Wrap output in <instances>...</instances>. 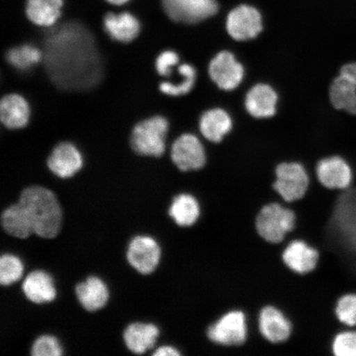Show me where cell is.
Here are the masks:
<instances>
[{
    "instance_id": "obj_1",
    "label": "cell",
    "mask_w": 356,
    "mask_h": 356,
    "mask_svg": "<svg viewBox=\"0 0 356 356\" xmlns=\"http://www.w3.org/2000/svg\"><path fill=\"white\" fill-rule=\"evenodd\" d=\"M51 35L47 46V60H50L52 72L60 71L61 79L83 80L86 72H91L92 60L95 59L92 41L81 26L65 25Z\"/></svg>"
},
{
    "instance_id": "obj_2",
    "label": "cell",
    "mask_w": 356,
    "mask_h": 356,
    "mask_svg": "<svg viewBox=\"0 0 356 356\" xmlns=\"http://www.w3.org/2000/svg\"><path fill=\"white\" fill-rule=\"evenodd\" d=\"M32 221L33 234L43 238L56 237L61 229L63 212L56 195L41 186H31L22 191L19 202Z\"/></svg>"
},
{
    "instance_id": "obj_3",
    "label": "cell",
    "mask_w": 356,
    "mask_h": 356,
    "mask_svg": "<svg viewBox=\"0 0 356 356\" xmlns=\"http://www.w3.org/2000/svg\"><path fill=\"white\" fill-rule=\"evenodd\" d=\"M168 127L167 119L160 115L138 123L134 127L131 137L133 150L142 156L161 157L165 152Z\"/></svg>"
},
{
    "instance_id": "obj_4",
    "label": "cell",
    "mask_w": 356,
    "mask_h": 356,
    "mask_svg": "<svg viewBox=\"0 0 356 356\" xmlns=\"http://www.w3.org/2000/svg\"><path fill=\"white\" fill-rule=\"evenodd\" d=\"M295 213L279 204H269L257 217L256 228L261 237L270 243H279L293 230Z\"/></svg>"
},
{
    "instance_id": "obj_5",
    "label": "cell",
    "mask_w": 356,
    "mask_h": 356,
    "mask_svg": "<svg viewBox=\"0 0 356 356\" xmlns=\"http://www.w3.org/2000/svg\"><path fill=\"white\" fill-rule=\"evenodd\" d=\"M333 219L341 241L356 256V188L345 190L340 195Z\"/></svg>"
},
{
    "instance_id": "obj_6",
    "label": "cell",
    "mask_w": 356,
    "mask_h": 356,
    "mask_svg": "<svg viewBox=\"0 0 356 356\" xmlns=\"http://www.w3.org/2000/svg\"><path fill=\"white\" fill-rule=\"evenodd\" d=\"M170 19L180 24H195L216 15V0H162Z\"/></svg>"
},
{
    "instance_id": "obj_7",
    "label": "cell",
    "mask_w": 356,
    "mask_h": 356,
    "mask_svg": "<svg viewBox=\"0 0 356 356\" xmlns=\"http://www.w3.org/2000/svg\"><path fill=\"white\" fill-rule=\"evenodd\" d=\"M274 188L286 202H293L304 197L309 179L304 167L298 163H280L275 171Z\"/></svg>"
},
{
    "instance_id": "obj_8",
    "label": "cell",
    "mask_w": 356,
    "mask_h": 356,
    "mask_svg": "<svg viewBox=\"0 0 356 356\" xmlns=\"http://www.w3.org/2000/svg\"><path fill=\"white\" fill-rule=\"evenodd\" d=\"M246 317L241 311H230L218 320L207 331V336L215 343L239 346L247 339Z\"/></svg>"
},
{
    "instance_id": "obj_9",
    "label": "cell",
    "mask_w": 356,
    "mask_h": 356,
    "mask_svg": "<svg viewBox=\"0 0 356 356\" xmlns=\"http://www.w3.org/2000/svg\"><path fill=\"white\" fill-rule=\"evenodd\" d=\"M333 108L356 115V61L341 67L329 89Z\"/></svg>"
},
{
    "instance_id": "obj_10",
    "label": "cell",
    "mask_w": 356,
    "mask_h": 356,
    "mask_svg": "<svg viewBox=\"0 0 356 356\" xmlns=\"http://www.w3.org/2000/svg\"><path fill=\"white\" fill-rule=\"evenodd\" d=\"M161 248L149 236H136L129 243L127 259L134 269L142 275H149L157 268Z\"/></svg>"
},
{
    "instance_id": "obj_11",
    "label": "cell",
    "mask_w": 356,
    "mask_h": 356,
    "mask_svg": "<svg viewBox=\"0 0 356 356\" xmlns=\"http://www.w3.org/2000/svg\"><path fill=\"white\" fill-rule=\"evenodd\" d=\"M226 29L236 41L244 42L255 38L262 30L260 13L249 6L235 8L227 17Z\"/></svg>"
},
{
    "instance_id": "obj_12",
    "label": "cell",
    "mask_w": 356,
    "mask_h": 356,
    "mask_svg": "<svg viewBox=\"0 0 356 356\" xmlns=\"http://www.w3.org/2000/svg\"><path fill=\"white\" fill-rule=\"evenodd\" d=\"M171 157L177 168L184 172L198 170L207 162L202 142L191 134H184L177 138L172 147Z\"/></svg>"
},
{
    "instance_id": "obj_13",
    "label": "cell",
    "mask_w": 356,
    "mask_h": 356,
    "mask_svg": "<svg viewBox=\"0 0 356 356\" xmlns=\"http://www.w3.org/2000/svg\"><path fill=\"white\" fill-rule=\"evenodd\" d=\"M209 74L218 87L222 90L231 91L243 81L244 69L233 53L224 51L211 60L209 65Z\"/></svg>"
},
{
    "instance_id": "obj_14",
    "label": "cell",
    "mask_w": 356,
    "mask_h": 356,
    "mask_svg": "<svg viewBox=\"0 0 356 356\" xmlns=\"http://www.w3.org/2000/svg\"><path fill=\"white\" fill-rule=\"evenodd\" d=\"M316 171L320 184L328 189L347 190L353 184V169L339 156H332L320 160Z\"/></svg>"
},
{
    "instance_id": "obj_15",
    "label": "cell",
    "mask_w": 356,
    "mask_h": 356,
    "mask_svg": "<svg viewBox=\"0 0 356 356\" xmlns=\"http://www.w3.org/2000/svg\"><path fill=\"white\" fill-rule=\"evenodd\" d=\"M49 169L60 178L72 177L83 167V158L74 145L64 142L55 147L47 160Z\"/></svg>"
},
{
    "instance_id": "obj_16",
    "label": "cell",
    "mask_w": 356,
    "mask_h": 356,
    "mask_svg": "<svg viewBox=\"0 0 356 356\" xmlns=\"http://www.w3.org/2000/svg\"><path fill=\"white\" fill-rule=\"evenodd\" d=\"M277 93L267 84L259 83L248 91L245 99V108L255 118H269L277 111Z\"/></svg>"
},
{
    "instance_id": "obj_17",
    "label": "cell",
    "mask_w": 356,
    "mask_h": 356,
    "mask_svg": "<svg viewBox=\"0 0 356 356\" xmlns=\"http://www.w3.org/2000/svg\"><path fill=\"white\" fill-rule=\"evenodd\" d=\"M22 291L34 304H44L56 299V289L50 275L44 270H33L25 277Z\"/></svg>"
},
{
    "instance_id": "obj_18",
    "label": "cell",
    "mask_w": 356,
    "mask_h": 356,
    "mask_svg": "<svg viewBox=\"0 0 356 356\" xmlns=\"http://www.w3.org/2000/svg\"><path fill=\"white\" fill-rule=\"evenodd\" d=\"M284 264L289 269L299 274H306L317 266L319 254L315 248L300 240L288 245L282 255Z\"/></svg>"
},
{
    "instance_id": "obj_19",
    "label": "cell",
    "mask_w": 356,
    "mask_h": 356,
    "mask_svg": "<svg viewBox=\"0 0 356 356\" xmlns=\"http://www.w3.org/2000/svg\"><path fill=\"white\" fill-rule=\"evenodd\" d=\"M259 329L266 339L273 343L286 341L291 333V324L279 309L265 307L259 315Z\"/></svg>"
},
{
    "instance_id": "obj_20",
    "label": "cell",
    "mask_w": 356,
    "mask_h": 356,
    "mask_svg": "<svg viewBox=\"0 0 356 356\" xmlns=\"http://www.w3.org/2000/svg\"><path fill=\"white\" fill-rule=\"evenodd\" d=\"M75 295L79 304L88 312L104 308L109 300V291L106 284L97 277H89L75 287Z\"/></svg>"
},
{
    "instance_id": "obj_21",
    "label": "cell",
    "mask_w": 356,
    "mask_h": 356,
    "mask_svg": "<svg viewBox=\"0 0 356 356\" xmlns=\"http://www.w3.org/2000/svg\"><path fill=\"white\" fill-rule=\"evenodd\" d=\"M104 28L111 39L128 43L138 37L140 24L139 20L130 13L124 12L118 15L110 13L105 17Z\"/></svg>"
},
{
    "instance_id": "obj_22",
    "label": "cell",
    "mask_w": 356,
    "mask_h": 356,
    "mask_svg": "<svg viewBox=\"0 0 356 356\" xmlns=\"http://www.w3.org/2000/svg\"><path fill=\"white\" fill-rule=\"evenodd\" d=\"M159 335V328L154 324L134 323L124 329L123 339L129 350L140 355L153 348Z\"/></svg>"
},
{
    "instance_id": "obj_23",
    "label": "cell",
    "mask_w": 356,
    "mask_h": 356,
    "mask_svg": "<svg viewBox=\"0 0 356 356\" xmlns=\"http://www.w3.org/2000/svg\"><path fill=\"white\" fill-rule=\"evenodd\" d=\"M30 118V108L24 97L15 93L4 96L0 102V119L12 130L24 128Z\"/></svg>"
},
{
    "instance_id": "obj_24",
    "label": "cell",
    "mask_w": 356,
    "mask_h": 356,
    "mask_svg": "<svg viewBox=\"0 0 356 356\" xmlns=\"http://www.w3.org/2000/svg\"><path fill=\"white\" fill-rule=\"evenodd\" d=\"M233 122L225 110L213 108L207 111L200 119V131L207 140L220 143L232 130Z\"/></svg>"
},
{
    "instance_id": "obj_25",
    "label": "cell",
    "mask_w": 356,
    "mask_h": 356,
    "mask_svg": "<svg viewBox=\"0 0 356 356\" xmlns=\"http://www.w3.org/2000/svg\"><path fill=\"white\" fill-rule=\"evenodd\" d=\"M1 225L4 232L17 238L25 239L33 233L29 213L19 202L11 204L2 212Z\"/></svg>"
},
{
    "instance_id": "obj_26",
    "label": "cell",
    "mask_w": 356,
    "mask_h": 356,
    "mask_svg": "<svg viewBox=\"0 0 356 356\" xmlns=\"http://www.w3.org/2000/svg\"><path fill=\"white\" fill-rule=\"evenodd\" d=\"M62 7L63 0H28L26 13L34 24L49 28L60 19Z\"/></svg>"
},
{
    "instance_id": "obj_27",
    "label": "cell",
    "mask_w": 356,
    "mask_h": 356,
    "mask_svg": "<svg viewBox=\"0 0 356 356\" xmlns=\"http://www.w3.org/2000/svg\"><path fill=\"white\" fill-rule=\"evenodd\" d=\"M168 213L177 225H193L200 216L197 200L189 194L178 195L173 199Z\"/></svg>"
},
{
    "instance_id": "obj_28",
    "label": "cell",
    "mask_w": 356,
    "mask_h": 356,
    "mask_svg": "<svg viewBox=\"0 0 356 356\" xmlns=\"http://www.w3.org/2000/svg\"><path fill=\"white\" fill-rule=\"evenodd\" d=\"M180 81L176 83L163 82L159 89L164 95L172 97H179L186 95L193 88L197 80V71L193 65L182 64L178 67Z\"/></svg>"
},
{
    "instance_id": "obj_29",
    "label": "cell",
    "mask_w": 356,
    "mask_h": 356,
    "mask_svg": "<svg viewBox=\"0 0 356 356\" xmlns=\"http://www.w3.org/2000/svg\"><path fill=\"white\" fill-rule=\"evenodd\" d=\"M7 60L16 69L26 70L32 68L42 60L43 53L31 44L13 47L7 52Z\"/></svg>"
},
{
    "instance_id": "obj_30",
    "label": "cell",
    "mask_w": 356,
    "mask_h": 356,
    "mask_svg": "<svg viewBox=\"0 0 356 356\" xmlns=\"http://www.w3.org/2000/svg\"><path fill=\"white\" fill-rule=\"evenodd\" d=\"M24 273V265L19 257L3 254L0 257V284L3 286L19 282Z\"/></svg>"
},
{
    "instance_id": "obj_31",
    "label": "cell",
    "mask_w": 356,
    "mask_h": 356,
    "mask_svg": "<svg viewBox=\"0 0 356 356\" xmlns=\"http://www.w3.org/2000/svg\"><path fill=\"white\" fill-rule=\"evenodd\" d=\"M338 321L350 328L356 327V293H347L338 299L335 308Z\"/></svg>"
},
{
    "instance_id": "obj_32",
    "label": "cell",
    "mask_w": 356,
    "mask_h": 356,
    "mask_svg": "<svg viewBox=\"0 0 356 356\" xmlns=\"http://www.w3.org/2000/svg\"><path fill=\"white\" fill-rule=\"evenodd\" d=\"M332 350L336 356H356V330L341 332L333 338Z\"/></svg>"
},
{
    "instance_id": "obj_33",
    "label": "cell",
    "mask_w": 356,
    "mask_h": 356,
    "mask_svg": "<svg viewBox=\"0 0 356 356\" xmlns=\"http://www.w3.org/2000/svg\"><path fill=\"white\" fill-rule=\"evenodd\" d=\"M63 354L59 341L51 335H43L33 342L31 355L33 356H60Z\"/></svg>"
},
{
    "instance_id": "obj_34",
    "label": "cell",
    "mask_w": 356,
    "mask_h": 356,
    "mask_svg": "<svg viewBox=\"0 0 356 356\" xmlns=\"http://www.w3.org/2000/svg\"><path fill=\"white\" fill-rule=\"evenodd\" d=\"M179 56L175 51H165L158 56L155 68L161 76L168 77L172 74L173 68L179 64Z\"/></svg>"
},
{
    "instance_id": "obj_35",
    "label": "cell",
    "mask_w": 356,
    "mask_h": 356,
    "mask_svg": "<svg viewBox=\"0 0 356 356\" xmlns=\"http://www.w3.org/2000/svg\"><path fill=\"white\" fill-rule=\"evenodd\" d=\"M180 355L179 351L170 346H160L152 354L154 356H179Z\"/></svg>"
},
{
    "instance_id": "obj_36",
    "label": "cell",
    "mask_w": 356,
    "mask_h": 356,
    "mask_svg": "<svg viewBox=\"0 0 356 356\" xmlns=\"http://www.w3.org/2000/svg\"><path fill=\"white\" fill-rule=\"evenodd\" d=\"M108 3L114 4V6H122V4L127 3L130 0H106Z\"/></svg>"
}]
</instances>
